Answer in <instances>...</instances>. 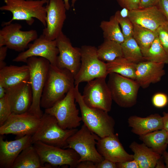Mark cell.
I'll return each instance as SVG.
<instances>
[{
    "label": "cell",
    "instance_id": "obj_16",
    "mask_svg": "<svg viewBox=\"0 0 168 168\" xmlns=\"http://www.w3.org/2000/svg\"><path fill=\"white\" fill-rule=\"evenodd\" d=\"M56 40L59 51L56 66L68 70L74 77L81 66L80 49L73 46L70 39L63 32Z\"/></svg>",
    "mask_w": 168,
    "mask_h": 168
},
{
    "label": "cell",
    "instance_id": "obj_31",
    "mask_svg": "<svg viewBox=\"0 0 168 168\" xmlns=\"http://www.w3.org/2000/svg\"><path fill=\"white\" fill-rule=\"evenodd\" d=\"M123 57L128 61L138 63L146 61L138 44L132 37L121 44Z\"/></svg>",
    "mask_w": 168,
    "mask_h": 168
},
{
    "label": "cell",
    "instance_id": "obj_8",
    "mask_svg": "<svg viewBox=\"0 0 168 168\" xmlns=\"http://www.w3.org/2000/svg\"><path fill=\"white\" fill-rule=\"evenodd\" d=\"M108 75L107 84L113 100L121 107L128 108L134 105L140 87L138 82L116 73Z\"/></svg>",
    "mask_w": 168,
    "mask_h": 168
},
{
    "label": "cell",
    "instance_id": "obj_9",
    "mask_svg": "<svg viewBox=\"0 0 168 168\" xmlns=\"http://www.w3.org/2000/svg\"><path fill=\"white\" fill-rule=\"evenodd\" d=\"M74 88L52 107L45 109L44 113L54 116L59 125L64 129L76 128L80 125L82 121L75 102Z\"/></svg>",
    "mask_w": 168,
    "mask_h": 168
},
{
    "label": "cell",
    "instance_id": "obj_37",
    "mask_svg": "<svg viewBox=\"0 0 168 168\" xmlns=\"http://www.w3.org/2000/svg\"><path fill=\"white\" fill-rule=\"evenodd\" d=\"M123 9L131 11L139 8L141 0H116Z\"/></svg>",
    "mask_w": 168,
    "mask_h": 168
},
{
    "label": "cell",
    "instance_id": "obj_28",
    "mask_svg": "<svg viewBox=\"0 0 168 168\" xmlns=\"http://www.w3.org/2000/svg\"><path fill=\"white\" fill-rule=\"evenodd\" d=\"M99 59L107 63L123 57L121 44L114 41L104 39L97 49Z\"/></svg>",
    "mask_w": 168,
    "mask_h": 168
},
{
    "label": "cell",
    "instance_id": "obj_45",
    "mask_svg": "<svg viewBox=\"0 0 168 168\" xmlns=\"http://www.w3.org/2000/svg\"><path fill=\"white\" fill-rule=\"evenodd\" d=\"M164 160L162 156H161L160 158L157 161L155 168H165L166 165L164 164Z\"/></svg>",
    "mask_w": 168,
    "mask_h": 168
},
{
    "label": "cell",
    "instance_id": "obj_15",
    "mask_svg": "<svg viewBox=\"0 0 168 168\" xmlns=\"http://www.w3.org/2000/svg\"><path fill=\"white\" fill-rule=\"evenodd\" d=\"M46 8V25L42 34L48 39L55 40L62 32L67 10L63 0H48Z\"/></svg>",
    "mask_w": 168,
    "mask_h": 168
},
{
    "label": "cell",
    "instance_id": "obj_18",
    "mask_svg": "<svg viewBox=\"0 0 168 168\" xmlns=\"http://www.w3.org/2000/svg\"><path fill=\"white\" fill-rule=\"evenodd\" d=\"M127 16L133 24L153 30H156L160 26L168 23L157 6L128 10Z\"/></svg>",
    "mask_w": 168,
    "mask_h": 168
},
{
    "label": "cell",
    "instance_id": "obj_7",
    "mask_svg": "<svg viewBox=\"0 0 168 168\" xmlns=\"http://www.w3.org/2000/svg\"><path fill=\"white\" fill-rule=\"evenodd\" d=\"M99 137L92 132L84 124L67 139L64 148L74 150L79 155V162L89 160L95 163L102 161L104 158L98 152L96 147Z\"/></svg>",
    "mask_w": 168,
    "mask_h": 168
},
{
    "label": "cell",
    "instance_id": "obj_6",
    "mask_svg": "<svg viewBox=\"0 0 168 168\" xmlns=\"http://www.w3.org/2000/svg\"><path fill=\"white\" fill-rule=\"evenodd\" d=\"M80 49L81 63L79 69L74 77L75 86L96 78H106L109 74L106 64L98 58L97 48L85 45Z\"/></svg>",
    "mask_w": 168,
    "mask_h": 168
},
{
    "label": "cell",
    "instance_id": "obj_36",
    "mask_svg": "<svg viewBox=\"0 0 168 168\" xmlns=\"http://www.w3.org/2000/svg\"><path fill=\"white\" fill-rule=\"evenodd\" d=\"M152 101L153 105L157 108H162L166 106L168 102L167 95L162 93L155 94L153 96Z\"/></svg>",
    "mask_w": 168,
    "mask_h": 168
},
{
    "label": "cell",
    "instance_id": "obj_1",
    "mask_svg": "<svg viewBox=\"0 0 168 168\" xmlns=\"http://www.w3.org/2000/svg\"><path fill=\"white\" fill-rule=\"evenodd\" d=\"M75 86L74 76L68 70L50 64L40 100L41 108L52 107Z\"/></svg>",
    "mask_w": 168,
    "mask_h": 168
},
{
    "label": "cell",
    "instance_id": "obj_32",
    "mask_svg": "<svg viewBox=\"0 0 168 168\" xmlns=\"http://www.w3.org/2000/svg\"><path fill=\"white\" fill-rule=\"evenodd\" d=\"M143 57L146 60L165 64L168 63V54L158 37L153 42Z\"/></svg>",
    "mask_w": 168,
    "mask_h": 168
},
{
    "label": "cell",
    "instance_id": "obj_49",
    "mask_svg": "<svg viewBox=\"0 0 168 168\" xmlns=\"http://www.w3.org/2000/svg\"><path fill=\"white\" fill-rule=\"evenodd\" d=\"M166 142H167V144H168V137L167 140Z\"/></svg>",
    "mask_w": 168,
    "mask_h": 168
},
{
    "label": "cell",
    "instance_id": "obj_11",
    "mask_svg": "<svg viewBox=\"0 0 168 168\" xmlns=\"http://www.w3.org/2000/svg\"><path fill=\"white\" fill-rule=\"evenodd\" d=\"M0 30V47L22 52L28 48L29 44L38 38L35 30H21L22 26L18 23L5 25Z\"/></svg>",
    "mask_w": 168,
    "mask_h": 168
},
{
    "label": "cell",
    "instance_id": "obj_17",
    "mask_svg": "<svg viewBox=\"0 0 168 168\" xmlns=\"http://www.w3.org/2000/svg\"><path fill=\"white\" fill-rule=\"evenodd\" d=\"M96 147L104 158L116 163L133 160V155L128 154L125 150L116 134L103 138L99 137Z\"/></svg>",
    "mask_w": 168,
    "mask_h": 168
},
{
    "label": "cell",
    "instance_id": "obj_30",
    "mask_svg": "<svg viewBox=\"0 0 168 168\" xmlns=\"http://www.w3.org/2000/svg\"><path fill=\"white\" fill-rule=\"evenodd\" d=\"M103 31L104 39L122 43L124 39L119 22L114 15L111 16L109 21H103L100 25Z\"/></svg>",
    "mask_w": 168,
    "mask_h": 168
},
{
    "label": "cell",
    "instance_id": "obj_40",
    "mask_svg": "<svg viewBox=\"0 0 168 168\" xmlns=\"http://www.w3.org/2000/svg\"><path fill=\"white\" fill-rule=\"evenodd\" d=\"M157 6L168 23V0H159Z\"/></svg>",
    "mask_w": 168,
    "mask_h": 168
},
{
    "label": "cell",
    "instance_id": "obj_13",
    "mask_svg": "<svg viewBox=\"0 0 168 168\" xmlns=\"http://www.w3.org/2000/svg\"><path fill=\"white\" fill-rule=\"evenodd\" d=\"M41 118L28 112L12 113L5 122L0 126V134H12L20 138L33 135L39 125Z\"/></svg>",
    "mask_w": 168,
    "mask_h": 168
},
{
    "label": "cell",
    "instance_id": "obj_21",
    "mask_svg": "<svg viewBox=\"0 0 168 168\" xmlns=\"http://www.w3.org/2000/svg\"><path fill=\"white\" fill-rule=\"evenodd\" d=\"M165 64L145 61L137 64L135 80L145 89L159 82L165 74Z\"/></svg>",
    "mask_w": 168,
    "mask_h": 168
},
{
    "label": "cell",
    "instance_id": "obj_38",
    "mask_svg": "<svg viewBox=\"0 0 168 168\" xmlns=\"http://www.w3.org/2000/svg\"><path fill=\"white\" fill-rule=\"evenodd\" d=\"M117 168H139L137 162L134 159L116 163Z\"/></svg>",
    "mask_w": 168,
    "mask_h": 168
},
{
    "label": "cell",
    "instance_id": "obj_34",
    "mask_svg": "<svg viewBox=\"0 0 168 168\" xmlns=\"http://www.w3.org/2000/svg\"><path fill=\"white\" fill-rule=\"evenodd\" d=\"M12 113L10 104L6 94L0 98V126L5 122Z\"/></svg>",
    "mask_w": 168,
    "mask_h": 168
},
{
    "label": "cell",
    "instance_id": "obj_33",
    "mask_svg": "<svg viewBox=\"0 0 168 168\" xmlns=\"http://www.w3.org/2000/svg\"><path fill=\"white\" fill-rule=\"evenodd\" d=\"M114 15L120 26L124 40L133 37V24L128 17L124 16L119 11H117Z\"/></svg>",
    "mask_w": 168,
    "mask_h": 168
},
{
    "label": "cell",
    "instance_id": "obj_2",
    "mask_svg": "<svg viewBox=\"0 0 168 168\" xmlns=\"http://www.w3.org/2000/svg\"><path fill=\"white\" fill-rule=\"evenodd\" d=\"M79 85L75 86V101L78 104L82 121L92 132L100 138L114 134L115 121L108 112L89 107L85 103L79 91Z\"/></svg>",
    "mask_w": 168,
    "mask_h": 168
},
{
    "label": "cell",
    "instance_id": "obj_29",
    "mask_svg": "<svg viewBox=\"0 0 168 168\" xmlns=\"http://www.w3.org/2000/svg\"><path fill=\"white\" fill-rule=\"evenodd\" d=\"M157 37V30H152L138 25L133 24V37L140 48L143 56Z\"/></svg>",
    "mask_w": 168,
    "mask_h": 168
},
{
    "label": "cell",
    "instance_id": "obj_19",
    "mask_svg": "<svg viewBox=\"0 0 168 168\" xmlns=\"http://www.w3.org/2000/svg\"><path fill=\"white\" fill-rule=\"evenodd\" d=\"M6 94L10 104L12 113L21 114L28 111L33 100L30 81L8 88Z\"/></svg>",
    "mask_w": 168,
    "mask_h": 168
},
{
    "label": "cell",
    "instance_id": "obj_24",
    "mask_svg": "<svg viewBox=\"0 0 168 168\" xmlns=\"http://www.w3.org/2000/svg\"><path fill=\"white\" fill-rule=\"evenodd\" d=\"M129 147L133 153V159L138 163L139 168H155L160 158V154L155 152L145 144L133 142Z\"/></svg>",
    "mask_w": 168,
    "mask_h": 168
},
{
    "label": "cell",
    "instance_id": "obj_3",
    "mask_svg": "<svg viewBox=\"0 0 168 168\" xmlns=\"http://www.w3.org/2000/svg\"><path fill=\"white\" fill-rule=\"evenodd\" d=\"M5 4L0 7L2 11L11 12L12 19L4 22L2 26L10 24L14 20H24L29 25L38 19L44 27L46 26V6L48 0H3Z\"/></svg>",
    "mask_w": 168,
    "mask_h": 168
},
{
    "label": "cell",
    "instance_id": "obj_27",
    "mask_svg": "<svg viewBox=\"0 0 168 168\" xmlns=\"http://www.w3.org/2000/svg\"><path fill=\"white\" fill-rule=\"evenodd\" d=\"M108 74L116 73L135 80L137 63L131 62L123 57L106 63Z\"/></svg>",
    "mask_w": 168,
    "mask_h": 168
},
{
    "label": "cell",
    "instance_id": "obj_20",
    "mask_svg": "<svg viewBox=\"0 0 168 168\" xmlns=\"http://www.w3.org/2000/svg\"><path fill=\"white\" fill-rule=\"evenodd\" d=\"M31 136L26 135L14 140H4L0 136V168H12L15 160L20 153L32 145Z\"/></svg>",
    "mask_w": 168,
    "mask_h": 168
},
{
    "label": "cell",
    "instance_id": "obj_22",
    "mask_svg": "<svg viewBox=\"0 0 168 168\" xmlns=\"http://www.w3.org/2000/svg\"><path fill=\"white\" fill-rule=\"evenodd\" d=\"M128 123L131 131L139 136L163 128L162 117L158 114L146 117L131 116L128 119Z\"/></svg>",
    "mask_w": 168,
    "mask_h": 168
},
{
    "label": "cell",
    "instance_id": "obj_12",
    "mask_svg": "<svg viewBox=\"0 0 168 168\" xmlns=\"http://www.w3.org/2000/svg\"><path fill=\"white\" fill-rule=\"evenodd\" d=\"M105 78H98L87 82L84 87L82 97L86 105L107 112L111 109V95Z\"/></svg>",
    "mask_w": 168,
    "mask_h": 168
},
{
    "label": "cell",
    "instance_id": "obj_47",
    "mask_svg": "<svg viewBox=\"0 0 168 168\" xmlns=\"http://www.w3.org/2000/svg\"><path fill=\"white\" fill-rule=\"evenodd\" d=\"M66 6V8L67 10L69 9L70 6L69 3V0H63ZM77 0H72L71 6L74 8V5L75 2Z\"/></svg>",
    "mask_w": 168,
    "mask_h": 168
},
{
    "label": "cell",
    "instance_id": "obj_23",
    "mask_svg": "<svg viewBox=\"0 0 168 168\" xmlns=\"http://www.w3.org/2000/svg\"><path fill=\"white\" fill-rule=\"evenodd\" d=\"M30 70L28 65L6 66L0 69V83L7 89L23 82L29 81Z\"/></svg>",
    "mask_w": 168,
    "mask_h": 168
},
{
    "label": "cell",
    "instance_id": "obj_41",
    "mask_svg": "<svg viewBox=\"0 0 168 168\" xmlns=\"http://www.w3.org/2000/svg\"><path fill=\"white\" fill-rule=\"evenodd\" d=\"M8 49L6 46L0 47V69L6 66L4 60L6 57Z\"/></svg>",
    "mask_w": 168,
    "mask_h": 168
},
{
    "label": "cell",
    "instance_id": "obj_44",
    "mask_svg": "<svg viewBox=\"0 0 168 168\" xmlns=\"http://www.w3.org/2000/svg\"><path fill=\"white\" fill-rule=\"evenodd\" d=\"M162 116L163 128L168 133V112H164Z\"/></svg>",
    "mask_w": 168,
    "mask_h": 168
},
{
    "label": "cell",
    "instance_id": "obj_25",
    "mask_svg": "<svg viewBox=\"0 0 168 168\" xmlns=\"http://www.w3.org/2000/svg\"><path fill=\"white\" fill-rule=\"evenodd\" d=\"M32 145L22 151L15 160L12 168L52 167L49 164L44 165L42 164L38 152Z\"/></svg>",
    "mask_w": 168,
    "mask_h": 168
},
{
    "label": "cell",
    "instance_id": "obj_39",
    "mask_svg": "<svg viewBox=\"0 0 168 168\" xmlns=\"http://www.w3.org/2000/svg\"><path fill=\"white\" fill-rule=\"evenodd\" d=\"M96 168H117L116 163L104 158L100 162L96 163Z\"/></svg>",
    "mask_w": 168,
    "mask_h": 168
},
{
    "label": "cell",
    "instance_id": "obj_42",
    "mask_svg": "<svg viewBox=\"0 0 168 168\" xmlns=\"http://www.w3.org/2000/svg\"><path fill=\"white\" fill-rule=\"evenodd\" d=\"M159 0H141L139 8H144L156 6Z\"/></svg>",
    "mask_w": 168,
    "mask_h": 168
},
{
    "label": "cell",
    "instance_id": "obj_48",
    "mask_svg": "<svg viewBox=\"0 0 168 168\" xmlns=\"http://www.w3.org/2000/svg\"><path fill=\"white\" fill-rule=\"evenodd\" d=\"M162 155L166 164V168H168V152L166 151L163 153Z\"/></svg>",
    "mask_w": 168,
    "mask_h": 168
},
{
    "label": "cell",
    "instance_id": "obj_10",
    "mask_svg": "<svg viewBox=\"0 0 168 168\" xmlns=\"http://www.w3.org/2000/svg\"><path fill=\"white\" fill-rule=\"evenodd\" d=\"M38 152L42 164H48L53 166H69L76 168L80 156L73 149L55 147L37 141L33 144Z\"/></svg>",
    "mask_w": 168,
    "mask_h": 168
},
{
    "label": "cell",
    "instance_id": "obj_5",
    "mask_svg": "<svg viewBox=\"0 0 168 168\" xmlns=\"http://www.w3.org/2000/svg\"><path fill=\"white\" fill-rule=\"evenodd\" d=\"M77 128L64 129L58 125L56 119L45 113L41 118L39 125L32 135V144L40 141L50 145L64 148L68 139L75 133Z\"/></svg>",
    "mask_w": 168,
    "mask_h": 168
},
{
    "label": "cell",
    "instance_id": "obj_46",
    "mask_svg": "<svg viewBox=\"0 0 168 168\" xmlns=\"http://www.w3.org/2000/svg\"><path fill=\"white\" fill-rule=\"evenodd\" d=\"M7 89L4 86L2 83H0V98H1L6 94Z\"/></svg>",
    "mask_w": 168,
    "mask_h": 168
},
{
    "label": "cell",
    "instance_id": "obj_35",
    "mask_svg": "<svg viewBox=\"0 0 168 168\" xmlns=\"http://www.w3.org/2000/svg\"><path fill=\"white\" fill-rule=\"evenodd\" d=\"M157 30L158 37L168 54V23L160 26Z\"/></svg>",
    "mask_w": 168,
    "mask_h": 168
},
{
    "label": "cell",
    "instance_id": "obj_14",
    "mask_svg": "<svg viewBox=\"0 0 168 168\" xmlns=\"http://www.w3.org/2000/svg\"><path fill=\"white\" fill-rule=\"evenodd\" d=\"M58 54L56 40L48 39L42 34L32 43H30L28 49L19 53L13 61L26 63L28 58L36 56L44 58L48 60L51 65L56 66Z\"/></svg>",
    "mask_w": 168,
    "mask_h": 168
},
{
    "label": "cell",
    "instance_id": "obj_4",
    "mask_svg": "<svg viewBox=\"0 0 168 168\" xmlns=\"http://www.w3.org/2000/svg\"><path fill=\"white\" fill-rule=\"evenodd\" d=\"M26 63L30 70L29 81L33 94L32 103L28 112L41 118L43 114L40 100L50 63L44 58L36 56L28 58Z\"/></svg>",
    "mask_w": 168,
    "mask_h": 168
},
{
    "label": "cell",
    "instance_id": "obj_43",
    "mask_svg": "<svg viewBox=\"0 0 168 168\" xmlns=\"http://www.w3.org/2000/svg\"><path fill=\"white\" fill-rule=\"evenodd\" d=\"M76 168H96V163L93 162L86 160L79 162Z\"/></svg>",
    "mask_w": 168,
    "mask_h": 168
},
{
    "label": "cell",
    "instance_id": "obj_26",
    "mask_svg": "<svg viewBox=\"0 0 168 168\" xmlns=\"http://www.w3.org/2000/svg\"><path fill=\"white\" fill-rule=\"evenodd\" d=\"M139 136L143 143L155 152L162 155L166 151L168 133L164 129Z\"/></svg>",
    "mask_w": 168,
    "mask_h": 168
}]
</instances>
